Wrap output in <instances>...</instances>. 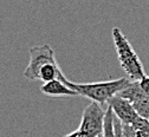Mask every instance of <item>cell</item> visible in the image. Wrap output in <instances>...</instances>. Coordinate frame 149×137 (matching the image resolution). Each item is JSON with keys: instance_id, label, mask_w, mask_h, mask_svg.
<instances>
[{"instance_id": "9c48e42d", "label": "cell", "mask_w": 149, "mask_h": 137, "mask_svg": "<svg viewBox=\"0 0 149 137\" xmlns=\"http://www.w3.org/2000/svg\"><path fill=\"white\" fill-rule=\"evenodd\" d=\"M114 112L110 106L105 109V116H104V125H103V134L102 137H115V130H114Z\"/></svg>"}, {"instance_id": "30bf717a", "label": "cell", "mask_w": 149, "mask_h": 137, "mask_svg": "<svg viewBox=\"0 0 149 137\" xmlns=\"http://www.w3.org/2000/svg\"><path fill=\"white\" fill-rule=\"evenodd\" d=\"M140 117L149 120V95H144L140 99L132 103Z\"/></svg>"}, {"instance_id": "277c9868", "label": "cell", "mask_w": 149, "mask_h": 137, "mask_svg": "<svg viewBox=\"0 0 149 137\" xmlns=\"http://www.w3.org/2000/svg\"><path fill=\"white\" fill-rule=\"evenodd\" d=\"M54 62H57L54 52L49 44L33 46L30 49V62L24 71V77L27 81H38L39 70L44 65Z\"/></svg>"}, {"instance_id": "5bb4252c", "label": "cell", "mask_w": 149, "mask_h": 137, "mask_svg": "<svg viewBox=\"0 0 149 137\" xmlns=\"http://www.w3.org/2000/svg\"><path fill=\"white\" fill-rule=\"evenodd\" d=\"M98 137H102V135H101V136H98Z\"/></svg>"}, {"instance_id": "7a4b0ae2", "label": "cell", "mask_w": 149, "mask_h": 137, "mask_svg": "<svg viewBox=\"0 0 149 137\" xmlns=\"http://www.w3.org/2000/svg\"><path fill=\"white\" fill-rule=\"evenodd\" d=\"M111 35H113V40L122 70L125 72L130 81H140L146 74V72L142 62L135 52L134 47L118 27H114L111 30Z\"/></svg>"}, {"instance_id": "8992f818", "label": "cell", "mask_w": 149, "mask_h": 137, "mask_svg": "<svg viewBox=\"0 0 149 137\" xmlns=\"http://www.w3.org/2000/svg\"><path fill=\"white\" fill-rule=\"evenodd\" d=\"M40 91L44 95L51 96V97H61V96L73 97V96H78V93L74 90H72L71 88H69L61 78H57V79H53V81L44 83L40 88Z\"/></svg>"}, {"instance_id": "4fadbf2b", "label": "cell", "mask_w": 149, "mask_h": 137, "mask_svg": "<svg viewBox=\"0 0 149 137\" xmlns=\"http://www.w3.org/2000/svg\"><path fill=\"white\" fill-rule=\"evenodd\" d=\"M63 137H85L82 132H79L78 130H76V131H73V132H71V134H68V135H65V136H63Z\"/></svg>"}, {"instance_id": "7c38bea8", "label": "cell", "mask_w": 149, "mask_h": 137, "mask_svg": "<svg viewBox=\"0 0 149 137\" xmlns=\"http://www.w3.org/2000/svg\"><path fill=\"white\" fill-rule=\"evenodd\" d=\"M139 84H140V88L142 89V91L146 95H149V76L144 74L139 81Z\"/></svg>"}, {"instance_id": "5b68a950", "label": "cell", "mask_w": 149, "mask_h": 137, "mask_svg": "<svg viewBox=\"0 0 149 137\" xmlns=\"http://www.w3.org/2000/svg\"><path fill=\"white\" fill-rule=\"evenodd\" d=\"M108 106L111 108L115 117L123 123V124H130L132 125L137 120V112L135 111L132 102H129L125 98H122L121 96L115 95L107 102Z\"/></svg>"}, {"instance_id": "3957f363", "label": "cell", "mask_w": 149, "mask_h": 137, "mask_svg": "<svg viewBox=\"0 0 149 137\" xmlns=\"http://www.w3.org/2000/svg\"><path fill=\"white\" fill-rule=\"evenodd\" d=\"M105 109L100 103H90L83 111L78 131L82 132L85 137L101 136L103 134Z\"/></svg>"}, {"instance_id": "6da1fadb", "label": "cell", "mask_w": 149, "mask_h": 137, "mask_svg": "<svg viewBox=\"0 0 149 137\" xmlns=\"http://www.w3.org/2000/svg\"><path fill=\"white\" fill-rule=\"evenodd\" d=\"M61 79L72 90H74L78 96H83L85 98L91 99L100 104H105L111 97L117 95L129 82V78H118L114 81L107 82H96V83H73L62 73Z\"/></svg>"}, {"instance_id": "52a82bcc", "label": "cell", "mask_w": 149, "mask_h": 137, "mask_svg": "<svg viewBox=\"0 0 149 137\" xmlns=\"http://www.w3.org/2000/svg\"><path fill=\"white\" fill-rule=\"evenodd\" d=\"M118 96H121L122 98L128 99L129 102L134 103L135 101L140 99L141 97H143L146 93L142 91V89L140 88L139 81H130L118 93Z\"/></svg>"}, {"instance_id": "ba28073f", "label": "cell", "mask_w": 149, "mask_h": 137, "mask_svg": "<svg viewBox=\"0 0 149 137\" xmlns=\"http://www.w3.org/2000/svg\"><path fill=\"white\" fill-rule=\"evenodd\" d=\"M63 72L61 71V67L58 66L57 62L49 63L39 70L38 81H42V82L46 83V82H50V81H53V79H57V78H59V76Z\"/></svg>"}, {"instance_id": "8fae6325", "label": "cell", "mask_w": 149, "mask_h": 137, "mask_svg": "<svg viewBox=\"0 0 149 137\" xmlns=\"http://www.w3.org/2000/svg\"><path fill=\"white\" fill-rule=\"evenodd\" d=\"M139 137H149V120L143 117H137V120L132 124Z\"/></svg>"}]
</instances>
